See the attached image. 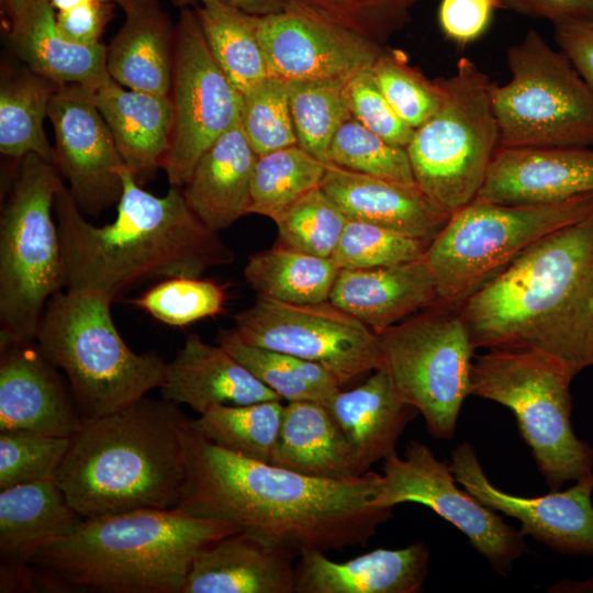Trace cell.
I'll return each mask as SVG.
<instances>
[{
  "mask_svg": "<svg viewBox=\"0 0 593 593\" xmlns=\"http://www.w3.org/2000/svg\"><path fill=\"white\" fill-rule=\"evenodd\" d=\"M233 320L246 344L316 362L342 387L382 366L378 334L329 301L293 304L257 296Z\"/></svg>",
  "mask_w": 593,
  "mask_h": 593,
  "instance_id": "obj_14",
  "label": "cell"
},
{
  "mask_svg": "<svg viewBox=\"0 0 593 593\" xmlns=\"http://www.w3.org/2000/svg\"><path fill=\"white\" fill-rule=\"evenodd\" d=\"M82 425L70 387L35 339L0 347V429L72 437Z\"/></svg>",
  "mask_w": 593,
  "mask_h": 593,
  "instance_id": "obj_19",
  "label": "cell"
},
{
  "mask_svg": "<svg viewBox=\"0 0 593 593\" xmlns=\"http://www.w3.org/2000/svg\"><path fill=\"white\" fill-rule=\"evenodd\" d=\"M176 510H141L85 519L29 556L33 584L101 593H182L195 557L237 533Z\"/></svg>",
  "mask_w": 593,
  "mask_h": 593,
  "instance_id": "obj_4",
  "label": "cell"
},
{
  "mask_svg": "<svg viewBox=\"0 0 593 593\" xmlns=\"http://www.w3.org/2000/svg\"><path fill=\"white\" fill-rule=\"evenodd\" d=\"M555 41L593 90V20L573 19L553 24Z\"/></svg>",
  "mask_w": 593,
  "mask_h": 593,
  "instance_id": "obj_50",
  "label": "cell"
},
{
  "mask_svg": "<svg viewBox=\"0 0 593 593\" xmlns=\"http://www.w3.org/2000/svg\"><path fill=\"white\" fill-rule=\"evenodd\" d=\"M339 268L332 258L282 244L248 258L244 277L257 296L293 304L326 302Z\"/></svg>",
  "mask_w": 593,
  "mask_h": 593,
  "instance_id": "obj_35",
  "label": "cell"
},
{
  "mask_svg": "<svg viewBox=\"0 0 593 593\" xmlns=\"http://www.w3.org/2000/svg\"><path fill=\"white\" fill-rule=\"evenodd\" d=\"M271 465L328 480L362 475L343 432L326 407L315 401L284 405Z\"/></svg>",
  "mask_w": 593,
  "mask_h": 593,
  "instance_id": "obj_32",
  "label": "cell"
},
{
  "mask_svg": "<svg viewBox=\"0 0 593 593\" xmlns=\"http://www.w3.org/2000/svg\"><path fill=\"white\" fill-rule=\"evenodd\" d=\"M593 214V193L532 205L474 199L450 214L424 261L439 302L460 305L541 237Z\"/></svg>",
  "mask_w": 593,
  "mask_h": 593,
  "instance_id": "obj_10",
  "label": "cell"
},
{
  "mask_svg": "<svg viewBox=\"0 0 593 593\" xmlns=\"http://www.w3.org/2000/svg\"><path fill=\"white\" fill-rule=\"evenodd\" d=\"M281 400L216 405L188 426L210 443L245 458L271 463L283 409Z\"/></svg>",
  "mask_w": 593,
  "mask_h": 593,
  "instance_id": "obj_37",
  "label": "cell"
},
{
  "mask_svg": "<svg viewBox=\"0 0 593 593\" xmlns=\"http://www.w3.org/2000/svg\"><path fill=\"white\" fill-rule=\"evenodd\" d=\"M118 2L119 0H51L55 12H63L79 8L115 5Z\"/></svg>",
  "mask_w": 593,
  "mask_h": 593,
  "instance_id": "obj_53",
  "label": "cell"
},
{
  "mask_svg": "<svg viewBox=\"0 0 593 593\" xmlns=\"http://www.w3.org/2000/svg\"><path fill=\"white\" fill-rule=\"evenodd\" d=\"M455 482L449 466L438 460L427 445L413 440L404 458L395 452L383 460L382 485L374 505L428 506L465 534L499 574H507L513 562L528 551L523 535Z\"/></svg>",
  "mask_w": 593,
  "mask_h": 593,
  "instance_id": "obj_15",
  "label": "cell"
},
{
  "mask_svg": "<svg viewBox=\"0 0 593 593\" xmlns=\"http://www.w3.org/2000/svg\"><path fill=\"white\" fill-rule=\"evenodd\" d=\"M189 421V419H188ZM186 478L176 511L232 525L294 561L310 551L366 546L393 508L378 507L382 474L304 475L181 433Z\"/></svg>",
  "mask_w": 593,
  "mask_h": 593,
  "instance_id": "obj_1",
  "label": "cell"
},
{
  "mask_svg": "<svg viewBox=\"0 0 593 593\" xmlns=\"http://www.w3.org/2000/svg\"><path fill=\"white\" fill-rule=\"evenodd\" d=\"M97 107L137 182L153 177L170 144L168 94L126 88L111 77L94 89Z\"/></svg>",
  "mask_w": 593,
  "mask_h": 593,
  "instance_id": "obj_31",
  "label": "cell"
},
{
  "mask_svg": "<svg viewBox=\"0 0 593 593\" xmlns=\"http://www.w3.org/2000/svg\"><path fill=\"white\" fill-rule=\"evenodd\" d=\"M83 521L55 479L0 490V591L33 589L31 552L74 533Z\"/></svg>",
  "mask_w": 593,
  "mask_h": 593,
  "instance_id": "obj_21",
  "label": "cell"
},
{
  "mask_svg": "<svg viewBox=\"0 0 593 593\" xmlns=\"http://www.w3.org/2000/svg\"><path fill=\"white\" fill-rule=\"evenodd\" d=\"M63 184L55 164L19 159L0 216V347L34 340L48 300L66 288L54 214Z\"/></svg>",
  "mask_w": 593,
  "mask_h": 593,
  "instance_id": "obj_7",
  "label": "cell"
},
{
  "mask_svg": "<svg viewBox=\"0 0 593 593\" xmlns=\"http://www.w3.org/2000/svg\"><path fill=\"white\" fill-rule=\"evenodd\" d=\"M60 85L23 64H2L0 75V152L21 159L35 154L55 164V149L44 132L52 96Z\"/></svg>",
  "mask_w": 593,
  "mask_h": 593,
  "instance_id": "obj_34",
  "label": "cell"
},
{
  "mask_svg": "<svg viewBox=\"0 0 593 593\" xmlns=\"http://www.w3.org/2000/svg\"><path fill=\"white\" fill-rule=\"evenodd\" d=\"M24 3L25 0H2V5L10 20L19 14Z\"/></svg>",
  "mask_w": 593,
  "mask_h": 593,
  "instance_id": "obj_55",
  "label": "cell"
},
{
  "mask_svg": "<svg viewBox=\"0 0 593 593\" xmlns=\"http://www.w3.org/2000/svg\"><path fill=\"white\" fill-rule=\"evenodd\" d=\"M239 123L257 156L298 145L282 79L269 76L242 93Z\"/></svg>",
  "mask_w": 593,
  "mask_h": 593,
  "instance_id": "obj_43",
  "label": "cell"
},
{
  "mask_svg": "<svg viewBox=\"0 0 593 593\" xmlns=\"http://www.w3.org/2000/svg\"><path fill=\"white\" fill-rule=\"evenodd\" d=\"M48 119L55 137V165L85 215L118 204L125 165L94 99V88L60 85L51 98Z\"/></svg>",
  "mask_w": 593,
  "mask_h": 593,
  "instance_id": "obj_16",
  "label": "cell"
},
{
  "mask_svg": "<svg viewBox=\"0 0 593 593\" xmlns=\"http://www.w3.org/2000/svg\"><path fill=\"white\" fill-rule=\"evenodd\" d=\"M182 593H295L294 564L254 537L233 533L195 557Z\"/></svg>",
  "mask_w": 593,
  "mask_h": 593,
  "instance_id": "obj_27",
  "label": "cell"
},
{
  "mask_svg": "<svg viewBox=\"0 0 593 593\" xmlns=\"http://www.w3.org/2000/svg\"><path fill=\"white\" fill-rule=\"evenodd\" d=\"M192 9L212 56L240 93L269 77L260 15L230 0H199Z\"/></svg>",
  "mask_w": 593,
  "mask_h": 593,
  "instance_id": "obj_33",
  "label": "cell"
},
{
  "mask_svg": "<svg viewBox=\"0 0 593 593\" xmlns=\"http://www.w3.org/2000/svg\"><path fill=\"white\" fill-rule=\"evenodd\" d=\"M172 126L161 168L183 188L203 153L239 120L242 93L212 56L192 8L180 10L168 92Z\"/></svg>",
  "mask_w": 593,
  "mask_h": 593,
  "instance_id": "obj_13",
  "label": "cell"
},
{
  "mask_svg": "<svg viewBox=\"0 0 593 593\" xmlns=\"http://www.w3.org/2000/svg\"><path fill=\"white\" fill-rule=\"evenodd\" d=\"M322 404L343 432L361 474L396 452L400 436L418 413L400 398L383 367Z\"/></svg>",
  "mask_w": 593,
  "mask_h": 593,
  "instance_id": "obj_26",
  "label": "cell"
},
{
  "mask_svg": "<svg viewBox=\"0 0 593 593\" xmlns=\"http://www.w3.org/2000/svg\"><path fill=\"white\" fill-rule=\"evenodd\" d=\"M161 399L189 405L199 415L216 405H245L282 400L256 379L221 345L190 334L175 358L166 362Z\"/></svg>",
  "mask_w": 593,
  "mask_h": 593,
  "instance_id": "obj_22",
  "label": "cell"
},
{
  "mask_svg": "<svg viewBox=\"0 0 593 593\" xmlns=\"http://www.w3.org/2000/svg\"><path fill=\"white\" fill-rule=\"evenodd\" d=\"M123 191L113 222L90 223L63 184L54 201L65 289L110 300L134 286L176 277L200 278L230 265L234 253L187 204L182 188L163 197L120 168Z\"/></svg>",
  "mask_w": 593,
  "mask_h": 593,
  "instance_id": "obj_2",
  "label": "cell"
},
{
  "mask_svg": "<svg viewBox=\"0 0 593 593\" xmlns=\"http://www.w3.org/2000/svg\"><path fill=\"white\" fill-rule=\"evenodd\" d=\"M261 42L269 76L284 81L350 77L383 52L356 31L292 10L261 16Z\"/></svg>",
  "mask_w": 593,
  "mask_h": 593,
  "instance_id": "obj_18",
  "label": "cell"
},
{
  "mask_svg": "<svg viewBox=\"0 0 593 593\" xmlns=\"http://www.w3.org/2000/svg\"><path fill=\"white\" fill-rule=\"evenodd\" d=\"M321 188L348 219L429 243L450 216L418 187L376 178L334 164L328 165Z\"/></svg>",
  "mask_w": 593,
  "mask_h": 593,
  "instance_id": "obj_25",
  "label": "cell"
},
{
  "mask_svg": "<svg viewBox=\"0 0 593 593\" xmlns=\"http://www.w3.org/2000/svg\"><path fill=\"white\" fill-rule=\"evenodd\" d=\"M511 9L533 18L546 19L552 24L573 19L593 20V0H499Z\"/></svg>",
  "mask_w": 593,
  "mask_h": 593,
  "instance_id": "obj_51",
  "label": "cell"
},
{
  "mask_svg": "<svg viewBox=\"0 0 593 593\" xmlns=\"http://www.w3.org/2000/svg\"><path fill=\"white\" fill-rule=\"evenodd\" d=\"M179 405L146 395L83 422L55 481L85 518L177 507L186 478Z\"/></svg>",
  "mask_w": 593,
  "mask_h": 593,
  "instance_id": "obj_5",
  "label": "cell"
},
{
  "mask_svg": "<svg viewBox=\"0 0 593 593\" xmlns=\"http://www.w3.org/2000/svg\"><path fill=\"white\" fill-rule=\"evenodd\" d=\"M347 221L338 204L318 187L291 204L275 223L282 245L331 258Z\"/></svg>",
  "mask_w": 593,
  "mask_h": 593,
  "instance_id": "obj_40",
  "label": "cell"
},
{
  "mask_svg": "<svg viewBox=\"0 0 593 593\" xmlns=\"http://www.w3.org/2000/svg\"><path fill=\"white\" fill-rule=\"evenodd\" d=\"M371 71L387 101L412 128L424 124L440 107L443 90L437 80H428L410 66L401 52H382Z\"/></svg>",
  "mask_w": 593,
  "mask_h": 593,
  "instance_id": "obj_46",
  "label": "cell"
},
{
  "mask_svg": "<svg viewBox=\"0 0 593 593\" xmlns=\"http://www.w3.org/2000/svg\"><path fill=\"white\" fill-rule=\"evenodd\" d=\"M217 344L237 359L256 379L288 402L323 403L342 389L321 365L243 342L234 329H222Z\"/></svg>",
  "mask_w": 593,
  "mask_h": 593,
  "instance_id": "obj_36",
  "label": "cell"
},
{
  "mask_svg": "<svg viewBox=\"0 0 593 593\" xmlns=\"http://www.w3.org/2000/svg\"><path fill=\"white\" fill-rule=\"evenodd\" d=\"M413 0H287V9L383 41L410 20Z\"/></svg>",
  "mask_w": 593,
  "mask_h": 593,
  "instance_id": "obj_47",
  "label": "cell"
},
{
  "mask_svg": "<svg viewBox=\"0 0 593 593\" xmlns=\"http://www.w3.org/2000/svg\"><path fill=\"white\" fill-rule=\"evenodd\" d=\"M497 8L499 0H441L439 25L449 40L466 45L484 33Z\"/></svg>",
  "mask_w": 593,
  "mask_h": 593,
  "instance_id": "obj_49",
  "label": "cell"
},
{
  "mask_svg": "<svg viewBox=\"0 0 593 593\" xmlns=\"http://www.w3.org/2000/svg\"><path fill=\"white\" fill-rule=\"evenodd\" d=\"M124 22L107 46V70L120 85L168 94L176 24L160 0H119Z\"/></svg>",
  "mask_w": 593,
  "mask_h": 593,
  "instance_id": "obj_28",
  "label": "cell"
},
{
  "mask_svg": "<svg viewBox=\"0 0 593 593\" xmlns=\"http://www.w3.org/2000/svg\"><path fill=\"white\" fill-rule=\"evenodd\" d=\"M429 242L348 219L332 260L339 269H367L424 258Z\"/></svg>",
  "mask_w": 593,
  "mask_h": 593,
  "instance_id": "obj_44",
  "label": "cell"
},
{
  "mask_svg": "<svg viewBox=\"0 0 593 593\" xmlns=\"http://www.w3.org/2000/svg\"><path fill=\"white\" fill-rule=\"evenodd\" d=\"M257 157L238 120L198 160L182 192L211 231L219 233L248 214Z\"/></svg>",
  "mask_w": 593,
  "mask_h": 593,
  "instance_id": "obj_29",
  "label": "cell"
},
{
  "mask_svg": "<svg viewBox=\"0 0 593 593\" xmlns=\"http://www.w3.org/2000/svg\"><path fill=\"white\" fill-rule=\"evenodd\" d=\"M428 566L429 551L422 541L374 549L344 562L310 551L294 564L295 593H417Z\"/></svg>",
  "mask_w": 593,
  "mask_h": 593,
  "instance_id": "obj_24",
  "label": "cell"
},
{
  "mask_svg": "<svg viewBox=\"0 0 593 593\" xmlns=\"http://www.w3.org/2000/svg\"><path fill=\"white\" fill-rule=\"evenodd\" d=\"M382 366L435 438L454 437L475 348L458 305L438 302L379 333Z\"/></svg>",
  "mask_w": 593,
  "mask_h": 593,
  "instance_id": "obj_12",
  "label": "cell"
},
{
  "mask_svg": "<svg viewBox=\"0 0 593 593\" xmlns=\"http://www.w3.org/2000/svg\"><path fill=\"white\" fill-rule=\"evenodd\" d=\"M111 301L65 289L47 302L35 340L67 377L83 422L133 404L164 382L166 361L137 354L118 331Z\"/></svg>",
  "mask_w": 593,
  "mask_h": 593,
  "instance_id": "obj_6",
  "label": "cell"
},
{
  "mask_svg": "<svg viewBox=\"0 0 593 593\" xmlns=\"http://www.w3.org/2000/svg\"><path fill=\"white\" fill-rule=\"evenodd\" d=\"M348 78L286 81L298 145L326 164L334 136L353 118Z\"/></svg>",
  "mask_w": 593,
  "mask_h": 593,
  "instance_id": "obj_39",
  "label": "cell"
},
{
  "mask_svg": "<svg viewBox=\"0 0 593 593\" xmlns=\"http://www.w3.org/2000/svg\"><path fill=\"white\" fill-rule=\"evenodd\" d=\"M548 592L551 593H593V578L574 581V580H560L549 588Z\"/></svg>",
  "mask_w": 593,
  "mask_h": 593,
  "instance_id": "obj_54",
  "label": "cell"
},
{
  "mask_svg": "<svg viewBox=\"0 0 593 593\" xmlns=\"http://www.w3.org/2000/svg\"><path fill=\"white\" fill-rule=\"evenodd\" d=\"M455 480L481 504L518 519L519 533L561 555L593 558V473L564 491L524 497L506 493L486 478L475 450L460 443L451 452Z\"/></svg>",
  "mask_w": 593,
  "mask_h": 593,
  "instance_id": "obj_17",
  "label": "cell"
},
{
  "mask_svg": "<svg viewBox=\"0 0 593 593\" xmlns=\"http://www.w3.org/2000/svg\"><path fill=\"white\" fill-rule=\"evenodd\" d=\"M593 193L591 147H500L475 199L547 204Z\"/></svg>",
  "mask_w": 593,
  "mask_h": 593,
  "instance_id": "obj_20",
  "label": "cell"
},
{
  "mask_svg": "<svg viewBox=\"0 0 593 593\" xmlns=\"http://www.w3.org/2000/svg\"><path fill=\"white\" fill-rule=\"evenodd\" d=\"M506 61L511 79L492 90L500 147L593 146V90L560 49L529 30Z\"/></svg>",
  "mask_w": 593,
  "mask_h": 593,
  "instance_id": "obj_11",
  "label": "cell"
},
{
  "mask_svg": "<svg viewBox=\"0 0 593 593\" xmlns=\"http://www.w3.org/2000/svg\"><path fill=\"white\" fill-rule=\"evenodd\" d=\"M573 378L559 360L529 349H490L471 365L470 395L512 411L551 491L593 473V448L571 425Z\"/></svg>",
  "mask_w": 593,
  "mask_h": 593,
  "instance_id": "obj_8",
  "label": "cell"
},
{
  "mask_svg": "<svg viewBox=\"0 0 593 593\" xmlns=\"http://www.w3.org/2000/svg\"><path fill=\"white\" fill-rule=\"evenodd\" d=\"M328 301L379 333L439 302L424 258L367 269H339Z\"/></svg>",
  "mask_w": 593,
  "mask_h": 593,
  "instance_id": "obj_23",
  "label": "cell"
},
{
  "mask_svg": "<svg viewBox=\"0 0 593 593\" xmlns=\"http://www.w3.org/2000/svg\"><path fill=\"white\" fill-rule=\"evenodd\" d=\"M443 100L415 130L406 152L419 190L451 214L472 202L500 147L492 103L494 82L470 58L437 79Z\"/></svg>",
  "mask_w": 593,
  "mask_h": 593,
  "instance_id": "obj_9",
  "label": "cell"
},
{
  "mask_svg": "<svg viewBox=\"0 0 593 593\" xmlns=\"http://www.w3.org/2000/svg\"><path fill=\"white\" fill-rule=\"evenodd\" d=\"M8 41L24 66L59 85L81 83L96 89L110 78L104 43L81 45L64 38L51 0H25L10 20Z\"/></svg>",
  "mask_w": 593,
  "mask_h": 593,
  "instance_id": "obj_30",
  "label": "cell"
},
{
  "mask_svg": "<svg viewBox=\"0 0 593 593\" xmlns=\"http://www.w3.org/2000/svg\"><path fill=\"white\" fill-rule=\"evenodd\" d=\"M71 437L30 429H0V490L55 479Z\"/></svg>",
  "mask_w": 593,
  "mask_h": 593,
  "instance_id": "obj_45",
  "label": "cell"
},
{
  "mask_svg": "<svg viewBox=\"0 0 593 593\" xmlns=\"http://www.w3.org/2000/svg\"><path fill=\"white\" fill-rule=\"evenodd\" d=\"M414 1V0H413ZM503 8V7H502Z\"/></svg>",
  "mask_w": 593,
  "mask_h": 593,
  "instance_id": "obj_57",
  "label": "cell"
},
{
  "mask_svg": "<svg viewBox=\"0 0 593 593\" xmlns=\"http://www.w3.org/2000/svg\"><path fill=\"white\" fill-rule=\"evenodd\" d=\"M328 160L356 172L417 187L406 148L388 143L354 118L334 136Z\"/></svg>",
  "mask_w": 593,
  "mask_h": 593,
  "instance_id": "obj_41",
  "label": "cell"
},
{
  "mask_svg": "<svg viewBox=\"0 0 593 593\" xmlns=\"http://www.w3.org/2000/svg\"><path fill=\"white\" fill-rule=\"evenodd\" d=\"M593 214L541 237L460 305L473 347L593 366Z\"/></svg>",
  "mask_w": 593,
  "mask_h": 593,
  "instance_id": "obj_3",
  "label": "cell"
},
{
  "mask_svg": "<svg viewBox=\"0 0 593 593\" xmlns=\"http://www.w3.org/2000/svg\"><path fill=\"white\" fill-rule=\"evenodd\" d=\"M346 93L354 119L388 143L407 147L415 130L392 109L377 86L371 68L350 76L347 80Z\"/></svg>",
  "mask_w": 593,
  "mask_h": 593,
  "instance_id": "obj_48",
  "label": "cell"
},
{
  "mask_svg": "<svg viewBox=\"0 0 593 593\" xmlns=\"http://www.w3.org/2000/svg\"><path fill=\"white\" fill-rule=\"evenodd\" d=\"M222 286L200 278L176 277L156 282L131 303L163 324L182 327L223 312Z\"/></svg>",
  "mask_w": 593,
  "mask_h": 593,
  "instance_id": "obj_42",
  "label": "cell"
},
{
  "mask_svg": "<svg viewBox=\"0 0 593 593\" xmlns=\"http://www.w3.org/2000/svg\"><path fill=\"white\" fill-rule=\"evenodd\" d=\"M328 165L299 145L258 156L248 214L276 221L296 200L321 187Z\"/></svg>",
  "mask_w": 593,
  "mask_h": 593,
  "instance_id": "obj_38",
  "label": "cell"
},
{
  "mask_svg": "<svg viewBox=\"0 0 593 593\" xmlns=\"http://www.w3.org/2000/svg\"><path fill=\"white\" fill-rule=\"evenodd\" d=\"M592 311H593V296H592Z\"/></svg>",
  "mask_w": 593,
  "mask_h": 593,
  "instance_id": "obj_56",
  "label": "cell"
},
{
  "mask_svg": "<svg viewBox=\"0 0 593 593\" xmlns=\"http://www.w3.org/2000/svg\"><path fill=\"white\" fill-rule=\"evenodd\" d=\"M172 5L182 10L194 8L199 0H170ZM238 8L256 15H269L287 9V0H230Z\"/></svg>",
  "mask_w": 593,
  "mask_h": 593,
  "instance_id": "obj_52",
  "label": "cell"
}]
</instances>
